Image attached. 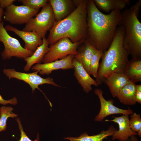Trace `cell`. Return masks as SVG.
I'll return each mask as SVG.
<instances>
[{
  "mask_svg": "<svg viewBox=\"0 0 141 141\" xmlns=\"http://www.w3.org/2000/svg\"><path fill=\"white\" fill-rule=\"evenodd\" d=\"M52 8L55 21L62 19L67 16L69 11L71 1L67 0L48 1Z\"/></svg>",
  "mask_w": 141,
  "mask_h": 141,
  "instance_id": "obj_21",
  "label": "cell"
},
{
  "mask_svg": "<svg viewBox=\"0 0 141 141\" xmlns=\"http://www.w3.org/2000/svg\"><path fill=\"white\" fill-rule=\"evenodd\" d=\"M129 120L130 127L132 130L137 132L141 129V118L140 114L133 113Z\"/></svg>",
  "mask_w": 141,
  "mask_h": 141,
  "instance_id": "obj_26",
  "label": "cell"
},
{
  "mask_svg": "<svg viewBox=\"0 0 141 141\" xmlns=\"http://www.w3.org/2000/svg\"><path fill=\"white\" fill-rule=\"evenodd\" d=\"M0 42L4 46L1 54L3 60L9 59L13 57L24 59L31 56L34 52L25 49L17 39L10 36L5 28L3 21L0 23Z\"/></svg>",
  "mask_w": 141,
  "mask_h": 141,
  "instance_id": "obj_6",
  "label": "cell"
},
{
  "mask_svg": "<svg viewBox=\"0 0 141 141\" xmlns=\"http://www.w3.org/2000/svg\"><path fill=\"white\" fill-rule=\"evenodd\" d=\"M116 130L112 125L110 126L106 131L103 130L99 133L93 136H89L87 132L81 134L77 137H67L64 139L69 141H103L110 136H112Z\"/></svg>",
  "mask_w": 141,
  "mask_h": 141,
  "instance_id": "obj_22",
  "label": "cell"
},
{
  "mask_svg": "<svg viewBox=\"0 0 141 141\" xmlns=\"http://www.w3.org/2000/svg\"><path fill=\"white\" fill-rule=\"evenodd\" d=\"M42 40V44L37 47L33 54L24 59L26 62L24 68L25 71H29L34 64H40L42 62L44 56L48 51L49 44L45 38H43Z\"/></svg>",
  "mask_w": 141,
  "mask_h": 141,
  "instance_id": "obj_15",
  "label": "cell"
},
{
  "mask_svg": "<svg viewBox=\"0 0 141 141\" xmlns=\"http://www.w3.org/2000/svg\"><path fill=\"white\" fill-rule=\"evenodd\" d=\"M112 120H105V121H112L117 124L119 129H116L112 136V140L116 139L119 141H138L136 136L137 133L132 130L129 123L128 115H122L116 117L113 116Z\"/></svg>",
  "mask_w": 141,
  "mask_h": 141,
  "instance_id": "obj_11",
  "label": "cell"
},
{
  "mask_svg": "<svg viewBox=\"0 0 141 141\" xmlns=\"http://www.w3.org/2000/svg\"><path fill=\"white\" fill-rule=\"evenodd\" d=\"M7 31L14 32L24 42V48L31 51L34 52L37 47L43 43L42 39L35 31L27 32L19 30L9 25L4 27Z\"/></svg>",
  "mask_w": 141,
  "mask_h": 141,
  "instance_id": "obj_13",
  "label": "cell"
},
{
  "mask_svg": "<svg viewBox=\"0 0 141 141\" xmlns=\"http://www.w3.org/2000/svg\"><path fill=\"white\" fill-rule=\"evenodd\" d=\"M135 99L136 102L141 104V85H136Z\"/></svg>",
  "mask_w": 141,
  "mask_h": 141,
  "instance_id": "obj_29",
  "label": "cell"
},
{
  "mask_svg": "<svg viewBox=\"0 0 141 141\" xmlns=\"http://www.w3.org/2000/svg\"><path fill=\"white\" fill-rule=\"evenodd\" d=\"M74 55H70L60 60L43 64H37L31 67L33 71H38L40 75H48L52 71L59 69H74L73 61Z\"/></svg>",
  "mask_w": 141,
  "mask_h": 141,
  "instance_id": "obj_12",
  "label": "cell"
},
{
  "mask_svg": "<svg viewBox=\"0 0 141 141\" xmlns=\"http://www.w3.org/2000/svg\"><path fill=\"white\" fill-rule=\"evenodd\" d=\"M15 0H0V6L3 9L6 8L13 4Z\"/></svg>",
  "mask_w": 141,
  "mask_h": 141,
  "instance_id": "obj_30",
  "label": "cell"
},
{
  "mask_svg": "<svg viewBox=\"0 0 141 141\" xmlns=\"http://www.w3.org/2000/svg\"><path fill=\"white\" fill-rule=\"evenodd\" d=\"M129 81L124 73H115L110 75L103 83L108 86L112 96L115 98Z\"/></svg>",
  "mask_w": 141,
  "mask_h": 141,
  "instance_id": "obj_17",
  "label": "cell"
},
{
  "mask_svg": "<svg viewBox=\"0 0 141 141\" xmlns=\"http://www.w3.org/2000/svg\"><path fill=\"white\" fill-rule=\"evenodd\" d=\"M137 134L140 137H141V129L138 131L137 133Z\"/></svg>",
  "mask_w": 141,
  "mask_h": 141,
  "instance_id": "obj_32",
  "label": "cell"
},
{
  "mask_svg": "<svg viewBox=\"0 0 141 141\" xmlns=\"http://www.w3.org/2000/svg\"><path fill=\"white\" fill-rule=\"evenodd\" d=\"M24 5L27 6L35 10H39L41 7H43L48 2L47 0H19Z\"/></svg>",
  "mask_w": 141,
  "mask_h": 141,
  "instance_id": "obj_25",
  "label": "cell"
},
{
  "mask_svg": "<svg viewBox=\"0 0 141 141\" xmlns=\"http://www.w3.org/2000/svg\"><path fill=\"white\" fill-rule=\"evenodd\" d=\"M124 74L134 84L141 81V58H132L129 61Z\"/></svg>",
  "mask_w": 141,
  "mask_h": 141,
  "instance_id": "obj_18",
  "label": "cell"
},
{
  "mask_svg": "<svg viewBox=\"0 0 141 141\" xmlns=\"http://www.w3.org/2000/svg\"><path fill=\"white\" fill-rule=\"evenodd\" d=\"M103 52L97 50L94 53L91 60L90 66V74L96 78L97 77L98 70L99 66V61L101 58Z\"/></svg>",
  "mask_w": 141,
  "mask_h": 141,
  "instance_id": "obj_24",
  "label": "cell"
},
{
  "mask_svg": "<svg viewBox=\"0 0 141 141\" xmlns=\"http://www.w3.org/2000/svg\"><path fill=\"white\" fill-rule=\"evenodd\" d=\"M141 0L121 12L125 30L123 45L132 58H141V23L138 19Z\"/></svg>",
  "mask_w": 141,
  "mask_h": 141,
  "instance_id": "obj_4",
  "label": "cell"
},
{
  "mask_svg": "<svg viewBox=\"0 0 141 141\" xmlns=\"http://www.w3.org/2000/svg\"><path fill=\"white\" fill-rule=\"evenodd\" d=\"M39 10L23 5L17 6L13 4L5 9L4 19L11 24H26L31 18L38 14Z\"/></svg>",
  "mask_w": 141,
  "mask_h": 141,
  "instance_id": "obj_9",
  "label": "cell"
},
{
  "mask_svg": "<svg viewBox=\"0 0 141 141\" xmlns=\"http://www.w3.org/2000/svg\"><path fill=\"white\" fill-rule=\"evenodd\" d=\"M94 93L98 97L101 105L99 113L94 119L95 121H102L105 117L111 115L121 114L129 115L133 113V111L130 108L125 109L115 106L113 104L114 101L112 99L106 100L103 96V91L101 89H96Z\"/></svg>",
  "mask_w": 141,
  "mask_h": 141,
  "instance_id": "obj_10",
  "label": "cell"
},
{
  "mask_svg": "<svg viewBox=\"0 0 141 141\" xmlns=\"http://www.w3.org/2000/svg\"><path fill=\"white\" fill-rule=\"evenodd\" d=\"M87 32L86 41L97 50L104 52L109 48L118 28L122 24L121 11L109 14L102 13L93 0H88L87 5Z\"/></svg>",
  "mask_w": 141,
  "mask_h": 141,
  "instance_id": "obj_1",
  "label": "cell"
},
{
  "mask_svg": "<svg viewBox=\"0 0 141 141\" xmlns=\"http://www.w3.org/2000/svg\"><path fill=\"white\" fill-rule=\"evenodd\" d=\"M13 108L9 106H3L0 109V132L5 131L7 128V122L9 117L16 118L17 115L13 113Z\"/></svg>",
  "mask_w": 141,
  "mask_h": 141,
  "instance_id": "obj_23",
  "label": "cell"
},
{
  "mask_svg": "<svg viewBox=\"0 0 141 141\" xmlns=\"http://www.w3.org/2000/svg\"><path fill=\"white\" fill-rule=\"evenodd\" d=\"M3 73L9 79L16 78L28 84L32 89L33 93L36 89L39 90L43 93L49 102L50 101L38 86L44 84H48L56 86L61 87L55 83L53 79L50 77L46 78H42L38 74L39 72L38 71L31 73H26L17 71L14 69H4Z\"/></svg>",
  "mask_w": 141,
  "mask_h": 141,
  "instance_id": "obj_8",
  "label": "cell"
},
{
  "mask_svg": "<svg viewBox=\"0 0 141 141\" xmlns=\"http://www.w3.org/2000/svg\"><path fill=\"white\" fill-rule=\"evenodd\" d=\"M4 11L3 9L0 6V23L2 21V18L4 15Z\"/></svg>",
  "mask_w": 141,
  "mask_h": 141,
  "instance_id": "obj_31",
  "label": "cell"
},
{
  "mask_svg": "<svg viewBox=\"0 0 141 141\" xmlns=\"http://www.w3.org/2000/svg\"><path fill=\"white\" fill-rule=\"evenodd\" d=\"M55 20L51 6L48 3L43 7L34 18H31L27 22L24 31H35L43 39L45 38L47 31L53 25Z\"/></svg>",
  "mask_w": 141,
  "mask_h": 141,
  "instance_id": "obj_5",
  "label": "cell"
},
{
  "mask_svg": "<svg viewBox=\"0 0 141 141\" xmlns=\"http://www.w3.org/2000/svg\"><path fill=\"white\" fill-rule=\"evenodd\" d=\"M94 3L100 10L107 13L115 10L121 11L130 4L129 0H94Z\"/></svg>",
  "mask_w": 141,
  "mask_h": 141,
  "instance_id": "obj_20",
  "label": "cell"
},
{
  "mask_svg": "<svg viewBox=\"0 0 141 141\" xmlns=\"http://www.w3.org/2000/svg\"><path fill=\"white\" fill-rule=\"evenodd\" d=\"M88 0L79 1L76 8L66 17L55 21L47 39L50 45L67 38L73 43L85 41L87 32Z\"/></svg>",
  "mask_w": 141,
  "mask_h": 141,
  "instance_id": "obj_2",
  "label": "cell"
},
{
  "mask_svg": "<svg viewBox=\"0 0 141 141\" xmlns=\"http://www.w3.org/2000/svg\"><path fill=\"white\" fill-rule=\"evenodd\" d=\"M74 67V75L83 90L88 93L92 90V85H99L95 80L92 79L81 64L74 58L73 61Z\"/></svg>",
  "mask_w": 141,
  "mask_h": 141,
  "instance_id": "obj_14",
  "label": "cell"
},
{
  "mask_svg": "<svg viewBox=\"0 0 141 141\" xmlns=\"http://www.w3.org/2000/svg\"><path fill=\"white\" fill-rule=\"evenodd\" d=\"M85 44L74 56V58L79 62L90 74V66L92 57L97 50L86 40Z\"/></svg>",
  "mask_w": 141,
  "mask_h": 141,
  "instance_id": "obj_16",
  "label": "cell"
},
{
  "mask_svg": "<svg viewBox=\"0 0 141 141\" xmlns=\"http://www.w3.org/2000/svg\"><path fill=\"white\" fill-rule=\"evenodd\" d=\"M17 103V101L15 97H14L8 100H6L4 99L1 95H0V104L6 105L9 104H11L16 105Z\"/></svg>",
  "mask_w": 141,
  "mask_h": 141,
  "instance_id": "obj_28",
  "label": "cell"
},
{
  "mask_svg": "<svg viewBox=\"0 0 141 141\" xmlns=\"http://www.w3.org/2000/svg\"><path fill=\"white\" fill-rule=\"evenodd\" d=\"M136 85L129 81L120 90L116 97L121 103L124 105H130L136 103L135 99Z\"/></svg>",
  "mask_w": 141,
  "mask_h": 141,
  "instance_id": "obj_19",
  "label": "cell"
},
{
  "mask_svg": "<svg viewBox=\"0 0 141 141\" xmlns=\"http://www.w3.org/2000/svg\"><path fill=\"white\" fill-rule=\"evenodd\" d=\"M125 30L122 24L118 28L109 47L103 52L96 81L98 85L115 73H124L129 61L128 55L123 45Z\"/></svg>",
  "mask_w": 141,
  "mask_h": 141,
  "instance_id": "obj_3",
  "label": "cell"
},
{
  "mask_svg": "<svg viewBox=\"0 0 141 141\" xmlns=\"http://www.w3.org/2000/svg\"><path fill=\"white\" fill-rule=\"evenodd\" d=\"M85 41L73 43L67 38H61L49 47L42 62L46 63L62 59L70 55L75 56L78 53L79 46Z\"/></svg>",
  "mask_w": 141,
  "mask_h": 141,
  "instance_id": "obj_7",
  "label": "cell"
},
{
  "mask_svg": "<svg viewBox=\"0 0 141 141\" xmlns=\"http://www.w3.org/2000/svg\"><path fill=\"white\" fill-rule=\"evenodd\" d=\"M17 121L19 126V128L20 133V138L17 141H39V135L38 133L37 134L36 139L33 141L31 140L27 135L26 133L24 131L20 119L19 118H17L15 119Z\"/></svg>",
  "mask_w": 141,
  "mask_h": 141,
  "instance_id": "obj_27",
  "label": "cell"
}]
</instances>
